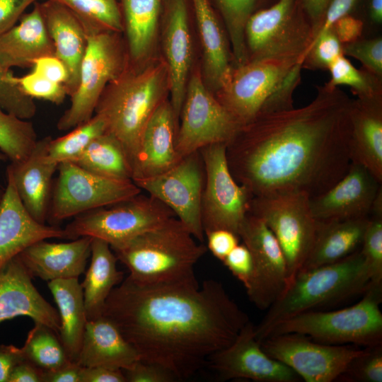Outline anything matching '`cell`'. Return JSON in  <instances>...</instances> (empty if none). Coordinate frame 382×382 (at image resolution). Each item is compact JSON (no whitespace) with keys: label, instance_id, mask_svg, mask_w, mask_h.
I'll return each mask as SVG.
<instances>
[{"label":"cell","instance_id":"obj_53","mask_svg":"<svg viewBox=\"0 0 382 382\" xmlns=\"http://www.w3.org/2000/svg\"><path fill=\"white\" fill-rule=\"evenodd\" d=\"M357 1V0H331L311 43L318 37L330 29L335 22L340 18L348 15Z\"/></svg>","mask_w":382,"mask_h":382},{"label":"cell","instance_id":"obj_57","mask_svg":"<svg viewBox=\"0 0 382 382\" xmlns=\"http://www.w3.org/2000/svg\"><path fill=\"white\" fill-rule=\"evenodd\" d=\"M24 359L21 347L0 344V382H8L13 366Z\"/></svg>","mask_w":382,"mask_h":382},{"label":"cell","instance_id":"obj_52","mask_svg":"<svg viewBox=\"0 0 382 382\" xmlns=\"http://www.w3.org/2000/svg\"><path fill=\"white\" fill-rule=\"evenodd\" d=\"M38 0H0V35L16 24L25 9Z\"/></svg>","mask_w":382,"mask_h":382},{"label":"cell","instance_id":"obj_59","mask_svg":"<svg viewBox=\"0 0 382 382\" xmlns=\"http://www.w3.org/2000/svg\"><path fill=\"white\" fill-rule=\"evenodd\" d=\"M300 1L306 14L307 15L308 19L311 23L315 35L322 22L325 11L331 0Z\"/></svg>","mask_w":382,"mask_h":382},{"label":"cell","instance_id":"obj_58","mask_svg":"<svg viewBox=\"0 0 382 382\" xmlns=\"http://www.w3.org/2000/svg\"><path fill=\"white\" fill-rule=\"evenodd\" d=\"M42 370L24 359L12 369L8 382H42Z\"/></svg>","mask_w":382,"mask_h":382},{"label":"cell","instance_id":"obj_45","mask_svg":"<svg viewBox=\"0 0 382 382\" xmlns=\"http://www.w3.org/2000/svg\"><path fill=\"white\" fill-rule=\"evenodd\" d=\"M341 55H344L342 44L330 28L311 44L303 57L302 68L328 70Z\"/></svg>","mask_w":382,"mask_h":382},{"label":"cell","instance_id":"obj_39","mask_svg":"<svg viewBox=\"0 0 382 382\" xmlns=\"http://www.w3.org/2000/svg\"><path fill=\"white\" fill-rule=\"evenodd\" d=\"M106 132V124L98 115L77 125L60 137L50 139L47 152L49 158L58 164L72 161L98 136Z\"/></svg>","mask_w":382,"mask_h":382},{"label":"cell","instance_id":"obj_61","mask_svg":"<svg viewBox=\"0 0 382 382\" xmlns=\"http://www.w3.org/2000/svg\"><path fill=\"white\" fill-rule=\"evenodd\" d=\"M5 155L4 154H1L0 153V161L4 160L5 158ZM4 190H3L1 188V187L0 186V202L1 200V198L3 197V195H4Z\"/></svg>","mask_w":382,"mask_h":382},{"label":"cell","instance_id":"obj_36","mask_svg":"<svg viewBox=\"0 0 382 382\" xmlns=\"http://www.w3.org/2000/svg\"><path fill=\"white\" fill-rule=\"evenodd\" d=\"M21 349L26 360L42 371L52 370L71 361L59 336L42 323H35Z\"/></svg>","mask_w":382,"mask_h":382},{"label":"cell","instance_id":"obj_3","mask_svg":"<svg viewBox=\"0 0 382 382\" xmlns=\"http://www.w3.org/2000/svg\"><path fill=\"white\" fill-rule=\"evenodd\" d=\"M111 249L129 277L150 284L198 283L194 267L207 250L177 217Z\"/></svg>","mask_w":382,"mask_h":382},{"label":"cell","instance_id":"obj_2","mask_svg":"<svg viewBox=\"0 0 382 382\" xmlns=\"http://www.w3.org/2000/svg\"><path fill=\"white\" fill-rule=\"evenodd\" d=\"M103 316L137 351L139 360L158 364L177 381L207 365L250 321L224 285L138 282L124 278L108 297Z\"/></svg>","mask_w":382,"mask_h":382},{"label":"cell","instance_id":"obj_31","mask_svg":"<svg viewBox=\"0 0 382 382\" xmlns=\"http://www.w3.org/2000/svg\"><path fill=\"white\" fill-rule=\"evenodd\" d=\"M203 50L207 80L215 90L228 83L234 66L224 32L209 0H192Z\"/></svg>","mask_w":382,"mask_h":382},{"label":"cell","instance_id":"obj_26","mask_svg":"<svg viewBox=\"0 0 382 382\" xmlns=\"http://www.w3.org/2000/svg\"><path fill=\"white\" fill-rule=\"evenodd\" d=\"M351 163L366 168L382 183V96L352 100L349 110Z\"/></svg>","mask_w":382,"mask_h":382},{"label":"cell","instance_id":"obj_48","mask_svg":"<svg viewBox=\"0 0 382 382\" xmlns=\"http://www.w3.org/2000/svg\"><path fill=\"white\" fill-rule=\"evenodd\" d=\"M247 290L253 275V262L250 250L244 243H238L222 262Z\"/></svg>","mask_w":382,"mask_h":382},{"label":"cell","instance_id":"obj_34","mask_svg":"<svg viewBox=\"0 0 382 382\" xmlns=\"http://www.w3.org/2000/svg\"><path fill=\"white\" fill-rule=\"evenodd\" d=\"M129 59L139 62L150 52L163 0H119Z\"/></svg>","mask_w":382,"mask_h":382},{"label":"cell","instance_id":"obj_41","mask_svg":"<svg viewBox=\"0 0 382 382\" xmlns=\"http://www.w3.org/2000/svg\"><path fill=\"white\" fill-rule=\"evenodd\" d=\"M331 78L326 85L330 88L348 86L357 98L366 99L382 96L381 77L365 69H358L341 55L329 66Z\"/></svg>","mask_w":382,"mask_h":382},{"label":"cell","instance_id":"obj_23","mask_svg":"<svg viewBox=\"0 0 382 382\" xmlns=\"http://www.w3.org/2000/svg\"><path fill=\"white\" fill-rule=\"evenodd\" d=\"M176 121L170 103L163 101L142 133L132 164L134 183L161 174L180 160L176 151Z\"/></svg>","mask_w":382,"mask_h":382},{"label":"cell","instance_id":"obj_16","mask_svg":"<svg viewBox=\"0 0 382 382\" xmlns=\"http://www.w3.org/2000/svg\"><path fill=\"white\" fill-rule=\"evenodd\" d=\"M204 167L199 151L182 158L157 175L134 182L167 206L199 242L204 241L201 218Z\"/></svg>","mask_w":382,"mask_h":382},{"label":"cell","instance_id":"obj_55","mask_svg":"<svg viewBox=\"0 0 382 382\" xmlns=\"http://www.w3.org/2000/svg\"><path fill=\"white\" fill-rule=\"evenodd\" d=\"M81 382H127V381L122 369L105 366H81Z\"/></svg>","mask_w":382,"mask_h":382},{"label":"cell","instance_id":"obj_60","mask_svg":"<svg viewBox=\"0 0 382 382\" xmlns=\"http://www.w3.org/2000/svg\"><path fill=\"white\" fill-rule=\"evenodd\" d=\"M369 11L371 20L376 23H381L382 21V0H371Z\"/></svg>","mask_w":382,"mask_h":382},{"label":"cell","instance_id":"obj_54","mask_svg":"<svg viewBox=\"0 0 382 382\" xmlns=\"http://www.w3.org/2000/svg\"><path fill=\"white\" fill-rule=\"evenodd\" d=\"M363 27L361 20L348 14L335 22L331 28L340 42L346 44L359 39Z\"/></svg>","mask_w":382,"mask_h":382},{"label":"cell","instance_id":"obj_18","mask_svg":"<svg viewBox=\"0 0 382 382\" xmlns=\"http://www.w3.org/2000/svg\"><path fill=\"white\" fill-rule=\"evenodd\" d=\"M207 365L222 381L248 379L257 382H298L300 377L289 366L270 357L257 339L249 321L233 342L214 354Z\"/></svg>","mask_w":382,"mask_h":382},{"label":"cell","instance_id":"obj_30","mask_svg":"<svg viewBox=\"0 0 382 382\" xmlns=\"http://www.w3.org/2000/svg\"><path fill=\"white\" fill-rule=\"evenodd\" d=\"M369 218L317 220L314 242L301 270L337 262L359 250Z\"/></svg>","mask_w":382,"mask_h":382},{"label":"cell","instance_id":"obj_10","mask_svg":"<svg viewBox=\"0 0 382 382\" xmlns=\"http://www.w3.org/2000/svg\"><path fill=\"white\" fill-rule=\"evenodd\" d=\"M119 34L107 30L87 34L88 44L81 64L79 83L70 96L69 107L57 121L59 130H71L91 118L107 86L127 67L128 54Z\"/></svg>","mask_w":382,"mask_h":382},{"label":"cell","instance_id":"obj_47","mask_svg":"<svg viewBox=\"0 0 382 382\" xmlns=\"http://www.w3.org/2000/svg\"><path fill=\"white\" fill-rule=\"evenodd\" d=\"M342 52L359 60L364 69L382 77V39L381 37L371 39L359 38L352 42L342 44Z\"/></svg>","mask_w":382,"mask_h":382},{"label":"cell","instance_id":"obj_27","mask_svg":"<svg viewBox=\"0 0 382 382\" xmlns=\"http://www.w3.org/2000/svg\"><path fill=\"white\" fill-rule=\"evenodd\" d=\"M48 33L54 47V55L65 64L69 79L64 87L70 97L79 83L81 64L88 35L80 19L63 4L51 0L40 3Z\"/></svg>","mask_w":382,"mask_h":382},{"label":"cell","instance_id":"obj_42","mask_svg":"<svg viewBox=\"0 0 382 382\" xmlns=\"http://www.w3.org/2000/svg\"><path fill=\"white\" fill-rule=\"evenodd\" d=\"M11 69L0 65V108L23 120L33 117L37 106L33 98L25 95L13 81Z\"/></svg>","mask_w":382,"mask_h":382},{"label":"cell","instance_id":"obj_21","mask_svg":"<svg viewBox=\"0 0 382 382\" xmlns=\"http://www.w3.org/2000/svg\"><path fill=\"white\" fill-rule=\"evenodd\" d=\"M163 50L170 104L178 120L185 99L192 57L187 0H163Z\"/></svg>","mask_w":382,"mask_h":382},{"label":"cell","instance_id":"obj_46","mask_svg":"<svg viewBox=\"0 0 382 382\" xmlns=\"http://www.w3.org/2000/svg\"><path fill=\"white\" fill-rule=\"evenodd\" d=\"M13 81L28 96L62 104L68 96L63 84L53 82L32 71L22 76H13Z\"/></svg>","mask_w":382,"mask_h":382},{"label":"cell","instance_id":"obj_22","mask_svg":"<svg viewBox=\"0 0 382 382\" xmlns=\"http://www.w3.org/2000/svg\"><path fill=\"white\" fill-rule=\"evenodd\" d=\"M0 202V269L26 248L41 240L65 238L64 228L35 220L26 211L11 175Z\"/></svg>","mask_w":382,"mask_h":382},{"label":"cell","instance_id":"obj_17","mask_svg":"<svg viewBox=\"0 0 382 382\" xmlns=\"http://www.w3.org/2000/svg\"><path fill=\"white\" fill-rule=\"evenodd\" d=\"M238 236L250 252L253 275L246 290L250 301L259 309H268L287 285L286 260L276 238L262 220L248 212Z\"/></svg>","mask_w":382,"mask_h":382},{"label":"cell","instance_id":"obj_12","mask_svg":"<svg viewBox=\"0 0 382 382\" xmlns=\"http://www.w3.org/2000/svg\"><path fill=\"white\" fill-rule=\"evenodd\" d=\"M57 171L47 219L51 225L141 192L131 180L98 175L70 161L59 163Z\"/></svg>","mask_w":382,"mask_h":382},{"label":"cell","instance_id":"obj_29","mask_svg":"<svg viewBox=\"0 0 382 382\" xmlns=\"http://www.w3.org/2000/svg\"><path fill=\"white\" fill-rule=\"evenodd\" d=\"M138 360L135 349L110 320L102 316L87 321L76 360L79 366L124 370Z\"/></svg>","mask_w":382,"mask_h":382},{"label":"cell","instance_id":"obj_35","mask_svg":"<svg viewBox=\"0 0 382 382\" xmlns=\"http://www.w3.org/2000/svg\"><path fill=\"white\" fill-rule=\"evenodd\" d=\"M79 167L98 175L132 180V168L120 142L112 134L105 132L96 137L72 161Z\"/></svg>","mask_w":382,"mask_h":382},{"label":"cell","instance_id":"obj_13","mask_svg":"<svg viewBox=\"0 0 382 382\" xmlns=\"http://www.w3.org/2000/svg\"><path fill=\"white\" fill-rule=\"evenodd\" d=\"M199 153L204 173L201 200L204 235L216 229L228 230L238 235L253 197L233 177L226 159L225 144L209 145L200 149Z\"/></svg>","mask_w":382,"mask_h":382},{"label":"cell","instance_id":"obj_8","mask_svg":"<svg viewBox=\"0 0 382 382\" xmlns=\"http://www.w3.org/2000/svg\"><path fill=\"white\" fill-rule=\"evenodd\" d=\"M313 35L300 0H277L270 7L253 13L245 24L248 61L303 60Z\"/></svg>","mask_w":382,"mask_h":382},{"label":"cell","instance_id":"obj_33","mask_svg":"<svg viewBox=\"0 0 382 382\" xmlns=\"http://www.w3.org/2000/svg\"><path fill=\"white\" fill-rule=\"evenodd\" d=\"M47 286L58 308L59 338L69 359L76 362L88 321L83 292L79 278L54 279Z\"/></svg>","mask_w":382,"mask_h":382},{"label":"cell","instance_id":"obj_20","mask_svg":"<svg viewBox=\"0 0 382 382\" xmlns=\"http://www.w3.org/2000/svg\"><path fill=\"white\" fill-rule=\"evenodd\" d=\"M33 277L16 256L0 269V323L17 317L31 318L58 336L61 327L58 311L38 291Z\"/></svg>","mask_w":382,"mask_h":382},{"label":"cell","instance_id":"obj_9","mask_svg":"<svg viewBox=\"0 0 382 382\" xmlns=\"http://www.w3.org/2000/svg\"><path fill=\"white\" fill-rule=\"evenodd\" d=\"M173 217L176 216L163 203L149 194L140 192L74 216L64 228L65 239L88 236L101 239L114 248Z\"/></svg>","mask_w":382,"mask_h":382},{"label":"cell","instance_id":"obj_6","mask_svg":"<svg viewBox=\"0 0 382 382\" xmlns=\"http://www.w3.org/2000/svg\"><path fill=\"white\" fill-rule=\"evenodd\" d=\"M302 59H263L233 67L219 101L241 126L257 115L293 108Z\"/></svg>","mask_w":382,"mask_h":382},{"label":"cell","instance_id":"obj_19","mask_svg":"<svg viewBox=\"0 0 382 382\" xmlns=\"http://www.w3.org/2000/svg\"><path fill=\"white\" fill-rule=\"evenodd\" d=\"M381 183L364 166L351 163L347 173L323 194L309 199L318 221L369 217Z\"/></svg>","mask_w":382,"mask_h":382},{"label":"cell","instance_id":"obj_14","mask_svg":"<svg viewBox=\"0 0 382 382\" xmlns=\"http://www.w3.org/2000/svg\"><path fill=\"white\" fill-rule=\"evenodd\" d=\"M180 116L176 137L180 159L209 145L226 144L241 127L207 89L198 72L187 82Z\"/></svg>","mask_w":382,"mask_h":382},{"label":"cell","instance_id":"obj_15","mask_svg":"<svg viewBox=\"0 0 382 382\" xmlns=\"http://www.w3.org/2000/svg\"><path fill=\"white\" fill-rule=\"evenodd\" d=\"M272 358L284 364L306 382L337 381L362 349L328 345L298 333L270 335L260 342Z\"/></svg>","mask_w":382,"mask_h":382},{"label":"cell","instance_id":"obj_7","mask_svg":"<svg viewBox=\"0 0 382 382\" xmlns=\"http://www.w3.org/2000/svg\"><path fill=\"white\" fill-rule=\"evenodd\" d=\"M381 301L382 282H371L361 300L354 305L335 311L299 313L276 325L266 337L298 333L328 345L363 348L381 345Z\"/></svg>","mask_w":382,"mask_h":382},{"label":"cell","instance_id":"obj_1","mask_svg":"<svg viewBox=\"0 0 382 382\" xmlns=\"http://www.w3.org/2000/svg\"><path fill=\"white\" fill-rule=\"evenodd\" d=\"M351 101L325 83L308 105L262 113L241 125L226 144L233 177L253 197L300 192L311 199L323 194L351 164Z\"/></svg>","mask_w":382,"mask_h":382},{"label":"cell","instance_id":"obj_5","mask_svg":"<svg viewBox=\"0 0 382 382\" xmlns=\"http://www.w3.org/2000/svg\"><path fill=\"white\" fill-rule=\"evenodd\" d=\"M166 81L165 64L149 66L139 71L127 66L107 86L98 101L94 114L104 120L106 132L120 142L131 168L142 133L164 101Z\"/></svg>","mask_w":382,"mask_h":382},{"label":"cell","instance_id":"obj_32","mask_svg":"<svg viewBox=\"0 0 382 382\" xmlns=\"http://www.w3.org/2000/svg\"><path fill=\"white\" fill-rule=\"evenodd\" d=\"M91 262L81 286L88 320L103 316L105 301L112 289L124 279L117 270V258L105 241L93 238Z\"/></svg>","mask_w":382,"mask_h":382},{"label":"cell","instance_id":"obj_40","mask_svg":"<svg viewBox=\"0 0 382 382\" xmlns=\"http://www.w3.org/2000/svg\"><path fill=\"white\" fill-rule=\"evenodd\" d=\"M224 18L229 40L234 67L248 62V53L245 41V24L253 13L257 0H215Z\"/></svg>","mask_w":382,"mask_h":382},{"label":"cell","instance_id":"obj_4","mask_svg":"<svg viewBox=\"0 0 382 382\" xmlns=\"http://www.w3.org/2000/svg\"><path fill=\"white\" fill-rule=\"evenodd\" d=\"M371 284L360 249L337 262L301 270L255 325V336L261 342L280 322L363 294Z\"/></svg>","mask_w":382,"mask_h":382},{"label":"cell","instance_id":"obj_38","mask_svg":"<svg viewBox=\"0 0 382 382\" xmlns=\"http://www.w3.org/2000/svg\"><path fill=\"white\" fill-rule=\"evenodd\" d=\"M38 141L33 123L0 108V150L11 163L25 160Z\"/></svg>","mask_w":382,"mask_h":382},{"label":"cell","instance_id":"obj_50","mask_svg":"<svg viewBox=\"0 0 382 382\" xmlns=\"http://www.w3.org/2000/svg\"><path fill=\"white\" fill-rule=\"evenodd\" d=\"M207 248L212 254L223 262L228 253L239 243L238 234L226 229H216L205 233Z\"/></svg>","mask_w":382,"mask_h":382},{"label":"cell","instance_id":"obj_49","mask_svg":"<svg viewBox=\"0 0 382 382\" xmlns=\"http://www.w3.org/2000/svg\"><path fill=\"white\" fill-rule=\"evenodd\" d=\"M127 382H173L175 376L164 367L154 363L138 360L122 370Z\"/></svg>","mask_w":382,"mask_h":382},{"label":"cell","instance_id":"obj_44","mask_svg":"<svg viewBox=\"0 0 382 382\" xmlns=\"http://www.w3.org/2000/svg\"><path fill=\"white\" fill-rule=\"evenodd\" d=\"M360 250L371 282H382V214H371Z\"/></svg>","mask_w":382,"mask_h":382},{"label":"cell","instance_id":"obj_24","mask_svg":"<svg viewBox=\"0 0 382 382\" xmlns=\"http://www.w3.org/2000/svg\"><path fill=\"white\" fill-rule=\"evenodd\" d=\"M51 137L38 139L30 154L18 163L7 167L18 197L29 214L37 221L45 224L47 219L53 186V175L58 163L48 156L47 146Z\"/></svg>","mask_w":382,"mask_h":382},{"label":"cell","instance_id":"obj_43","mask_svg":"<svg viewBox=\"0 0 382 382\" xmlns=\"http://www.w3.org/2000/svg\"><path fill=\"white\" fill-rule=\"evenodd\" d=\"M382 382V344L364 347L337 381Z\"/></svg>","mask_w":382,"mask_h":382},{"label":"cell","instance_id":"obj_11","mask_svg":"<svg viewBox=\"0 0 382 382\" xmlns=\"http://www.w3.org/2000/svg\"><path fill=\"white\" fill-rule=\"evenodd\" d=\"M309 199L300 192H283L253 197L250 202L249 213L264 221L281 247L287 285L302 269L314 242L317 220Z\"/></svg>","mask_w":382,"mask_h":382},{"label":"cell","instance_id":"obj_37","mask_svg":"<svg viewBox=\"0 0 382 382\" xmlns=\"http://www.w3.org/2000/svg\"><path fill=\"white\" fill-rule=\"evenodd\" d=\"M70 9L82 22L88 33L98 31L123 32L119 0H51Z\"/></svg>","mask_w":382,"mask_h":382},{"label":"cell","instance_id":"obj_51","mask_svg":"<svg viewBox=\"0 0 382 382\" xmlns=\"http://www.w3.org/2000/svg\"><path fill=\"white\" fill-rule=\"evenodd\" d=\"M32 66L33 71L53 82L65 86L68 81V70L62 61L54 54L36 59Z\"/></svg>","mask_w":382,"mask_h":382},{"label":"cell","instance_id":"obj_56","mask_svg":"<svg viewBox=\"0 0 382 382\" xmlns=\"http://www.w3.org/2000/svg\"><path fill=\"white\" fill-rule=\"evenodd\" d=\"M81 366L71 361L57 369L43 371L42 382H81Z\"/></svg>","mask_w":382,"mask_h":382},{"label":"cell","instance_id":"obj_28","mask_svg":"<svg viewBox=\"0 0 382 382\" xmlns=\"http://www.w3.org/2000/svg\"><path fill=\"white\" fill-rule=\"evenodd\" d=\"M18 25L0 35V65L7 69L26 68L44 56L54 54V47L41 12L40 2L23 14Z\"/></svg>","mask_w":382,"mask_h":382},{"label":"cell","instance_id":"obj_25","mask_svg":"<svg viewBox=\"0 0 382 382\" xmlns=\"http://www.w3.org/2000/svg\"><path fill=\"white\" fill-rule=\"evenodd\" d=\"M92 239L83 236L65 243L41 240L18 256L33 277L47 282L79 278L91 257Z\"/></svg>","mask_w":382,"mask_h":382}]
</instances>
